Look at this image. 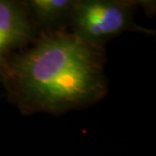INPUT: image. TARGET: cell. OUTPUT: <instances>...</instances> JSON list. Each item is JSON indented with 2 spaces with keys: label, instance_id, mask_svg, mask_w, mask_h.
Returning <instances> with one entry per match:
<instances>
[{
  "label": "cell",
  "instance_id": "cell-2",
  "mask_svg": "<svg viewBox=\"0 0 156 156\" xmlns=\"http://www.w3.org/2000/svg\"><path fill=\"white\" fill-rule=\"evenodd\" d=\"M126 11L121 5L105 1L80 3L75 10L78 30L88 38H104L114 35L126 24Z\"/></svg>",
  "mask_w": 156,
  "mask_h": 156
},
{
  "label": "cell",
  "instance_id": "cell-5",
  "mask_svg": "<svg viewBox=\"0 0 156 156\" xmlns=\"http://www.w3.org/2000/svg\"><path fill=\"white\" fill-rule=\"evenodd\" d=\"M3 57V56H2V53H1V51H0V59H1Z\"/></svg>",
  "mask_w": 156,
  "mask_h": 156
},
{
  "label": "cell",
  "instance_id": "cell-4",
  "mask_svg": "<svg viewBox=\"0 0 156 156\" xmlns=\"http://www.w3.org/2000/svg\"><path fill=\"white\" fill-rule=\"evenodd\" d=\"M72 4L68 0H34L30 5L39 16L53 18L61 14Z\"/></svg>",
  "mask_w": 156,
  "mask_h": 156
},
{
  "label": "cell",
  "instance_id": "cell-1",
  "mask_svg": "<svg viewBox=\"0 0 156 156\" xmlns=\"http://www.w3.org/2000/svg\"><path fill=\"white\" fill-rule=\"evenodd\" d=\"M17 76L27 93L51 107L88 98L98 85L93 52L73 36L53 37L40 43L18 62Z\"/></svg>",
  "mask_w": 156,
  "mask_h": 156
},
{
  "label": "cell",
  "instance_id": "cell-3",
  "mask_svg": "<svg viewBox=\"0 0 156 156\" xmlns=\"http://www.w3.org/2000/svg\"><path fill=\"white\" fill-rule=\"evenodd\" d=\"M30 29L27 17L17 5L0 1V51L2 56L23 43L29 37Z\"/></svg>",
  "mask_w": 156,
  "mask_h": 156
}]
</instances>
